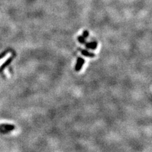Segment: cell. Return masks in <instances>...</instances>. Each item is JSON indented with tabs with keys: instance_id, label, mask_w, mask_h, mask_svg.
<instances>
[{
	"instance_id": "1",
	"label": "cell",
	"mask_w": 152,
	"mask_h": 152,
	"mask_svg": "<svg viewBox=\"0 0 152 152\" xmlns=\"http://www.w3.org/2000/svg\"><path fill=\"white\" fill-rule=\"evenodd\" d=\"M84 64V60L81 58H79L77 59V64L75 65V71H79L81 69V68L82 67L83 64Z\"/></svg>"
},
{
	"instance_id": "7",
	"label": "cell",
	"mask_w": 152,
	"mask_h": 152,
	"mask_svg": "<svg viewBox=\"0 0 152 152\" xmlns=\"http://www.w3.org/2000/svg\"><path fill=\"white\" fill-rule=\"evenodd\" d=\"M88 34H89L88 32L86 31H84V34H83V35H84V38H87V37L88 36Z\"/></svg>"
},
{
	"instance_id": "2",
	"label": "cell",
	"mask_w": 152,
	"mask_h": 152,
	"mask_svg": "<svg viewBox=\"0 0 152 152\" xmlns=\"http://www.w3.org/2000/svg\"><path fill=\"white\" fill-rule=\"evenodd\" d=\"M0 127L3 128L5 131H11V130H13L15 129L14 126L10 125V124H2L0 126Z\"/></svg>"
},
{
	"instance_id": "4",
	"label": "cell",
	"mask_w": 152,
	"mask_h": 152,
	"mask_svg": "<svg viewBox=\"0 0 152 152\" xmlns=\"http://www.w3.org/2000/svg\"><path fill=\"white\" fill-rule=\"evenodd\" d=\"M86 46L87 48H91V49H95L97 47V43L96 42H93V43H87L86 44Z\"/></svg>"
},
{
	"instance_id": "6",
	"label": "cell",
	"mask_w": 152,
	"mask_h": 152,
	"mask_svg": "<svg viewBox=\"0 0 152 152\" xmlns=\"http://www.w3.org/2000/svg\"><path fill=\"white\" fill-rule=\"evenodd\" d=\"M78 39H79V41L81 43H84V38H83V37L79 36L78 38Z\"/></svg>"
},
{
	"instance_id": "5",
	"label": "cell",
	"mask_w": 152,
	"mask_h": 152,
	"mask_svg": "<svg viewBox=\"0 0 152 152\" xmlns=\"http://www.w3.org/2000/svg\"><path fill=\"white\" fill-rule=\"evenodd\" d=\"M81 53H82V54H83V55L86 56V57H94V54L90 53H89L88 51H86V50H82Z\"/></svg>"
},
{
	"instance_id": "3",
	"label": "cell",
	"mask_w": 152,
	"mask_h": 152,
	"mask_svg": "<svg viewBox=\"0 0 152 152\" xmlns=\"http://www.w3.org/2000/svg\"><path fill=\"white\" fill-rule=\"evenodd\" d=\"M11 54L10 53H8L6 55H5V57H3V58H1V59L0 60V67L2 66V65H3V64H5L6 61V60L11 57Z\"/></svg>"
}]
</instances>
